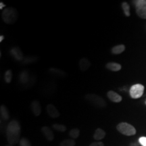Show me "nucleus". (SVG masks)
Returning <instances> with one entry per match:
<instances>
[{
	"label": "nucleus",
	"instance_id": "1",
	"mask_svg": "<svg viewBox=\"0 0 146 146\" xmlns=\"http://www.w3.org/2000/svg\"><path fill=\"white\" fill-rule=\"evenodd\" d=\"M7 140L11 145H15L20 142L21 125L17 120H13L9 123L6 129Z\"/></svg>",
	"mask_w": 146,
	"mask_h": 146
},
{
	"label": "nucleus",
	"instance_id": "2",
	"mask_svg": "<svg viewBox=\"0 0 146 146\" xmlns=\"http://www.w3.org/2000/svg\"><path fill=\"white\" fill-rule=\"evenodd\" d=\"M18 18V12L15 8H7L3 10L2 19L8 25H12Z\"/></svg>",
	"mask_w": 146,
	"mask_h": 146
},
{
	"label": "nucleus",
	"instance_id": "3",
	"mask_svg": "<svg viewBox=\"0 0 146 146\" xmlns=\"http://www.w3.org/2000/svg\"><path fill=\"white\" fill-rule=\"evenodd\" d=\"M85 99L87 100L89 103L96 108H104L106 106V102L102 97H100L97 94H87L85 96Z\"/></svg>",
	"mask_w": 146,
	"mask_h": 146
},
{
	"label": "nucleus",
	"instance_id": "4",
	"mask_svg": "<svg viewBox=\"0 0 146 146\" xmlns=\"http://www.w3.org/2000/svg\"><path fill=\"white\" fill-rule=\"evenodd\" d=\"M117 130L120 133L127 136L134 135L136 133V129L130 124L127 123H121L117 126Z\"/></svg>",
	"mask_w": 146,
	"mask_h": 146
},
{
	"label": "nucleus",
	"instance_id": "5",
	"mask_svg": "<svg viewBox=\"0 0 146 146\" xmlns=\"http://www.w3.org/2000/svg\"><path fill=\"white\" fill-rule=\"evenodd\" d=\"M133 3L135 5L137 14L140 18L146 19V0H137Z\"/></svg>",
	"mask_w": 146,
	"mask_h": 146
},
{
	"label": "nucleus",
	"instance_id": "6",
	"mask_svg": "<svg viewBox=\"0 0 146 146\" xmlns=\"http://www.w3.org/2000/svg\"><path fill=\"white\" fill-rule=\"evenodd\" d=\"M144 92V86L141 84H135L131 87L130 96L133 99H138L143 96Z\"/></svg>",
	"mask_w": 146,
	"mask_h": 146
},
{
	"label": "nucleus",
	"instance_id": "7",
	"mask_svg": "<svg viewBox=\"0 0 146 146\" xmlns=\"http://www.w3.org/2000/svg\"><path fill=\"white\" fill-rule=\"evenodd\" d=\"M31 108L33 114L35 116H39L41 113V104L37 100H34L31 104Z\"/></svg>",
	"mask_w": 146,
	"mask_h": 146
},
{
	"label": "nucleus",
	"instance_id": "8",
	"mask_svg": "<svg viewBox=\"0 0 146 146\" xmlns=\"http://www.w3.org/2000/svg\"><path fill=\"white\" fill-rule=\"evenodd\" d=\"M10 54L12 56H13L14 59L17 60V61L22 62V60H23L24 57H23V53H22L21 49H20L19 47H16L11 49Z\"/></svg>",
	"mask_w": 146,
	"mask_h": 146
},
{
	"label": "nucleus",
	"instance_id": "9",
	"mask_svg": "<svg viewBox=\"0 0 146 146\" xmlns=\"http://www.w3.org/2000/svg\"><path fill=\"white\" fill-rule=\"evenodd\" d=\"M46 110L47 114H49V116H50V117H52L53 118H56L60 116V112H58L57 108L55 107L54 105L48 104L47 106Z\"/></svg>",
	"mask_w": 146,
	"mask_h": 146
},
{
	"label": "nucleus",
	"instance_id": "10",
	"mask_svg": "<svg viewBox=\"0 0 146 146\" xmlns=\"http://www.w3.org/2000/svg\"><path fill=\"white\" fill-rule=\"evenodd\" d=\"M41 131L43 134L44 135L45 137L47 139L48 141H53L54 139V135L53 133V131L50 127H42Z\"/></svg>",
	"mask_w": 146,
	"mask_h": 146
},
{
	"label": "nucleus",
	"instance_id": "11",
	"mask_svg": "<svg viewBox=\"0 0 146 146\" xmlns=\"http://www.w3.org/2000/svg\"><path fill=\"white\" fill-rule=\"evenodd\" d=\"M107 96L110 100H111L113 102H116V103L120 102L123 100L122 97L119 94H116V92L113 91H109L107 94Z\"/></svg>",
	"mask_w": 146,
	"mask_h": 146
},
{
	"label": "nucleus",
	"instance_id": "12",
	"mask_svg": "<svg viewBox=\"0 0 146 146\" xmlns=\"http://www.w3.org/2000/svg\"><path fill=\"white\" fill-rule=\"evenodd\" d=\"M30 81V74L27 70H24L19 74V82L23 85H26Z\"/></svg>",
	"mask_w": 146,
	"mask_h": 146
},
{
	"label": "nucleus",
	"instance_id": "13",
	"mask_svg": "<svg viewBox=\"0 0 146 146\" xmlns=\"http://www.w3.org/2000/svg\"><path fill=\"white\" fill-rule=\"evenodd\" d=\"M78 66H79V68L82 71H85L89 68L91 63L87 58H83L78 62Z\"/></svg>",
	"mask_w": 146,
	"mask_h": 146
},
{
	"label": "nucleus",
	"instance_id": "14",
	"mask_svg": "<svg viewBox=\"0 0 146 146\" xmlns=\"http://www.w3.org/2000/svg\"><path fill=\"white\" fill-rule=\"evenodd\" d=\"M105 137H106V133L103 129H100V128H98V129H97L96 131H95V133L94 135V138L96 140L100 141V140L103 139Z\"/></svg>",
	"mask_w": 146,
	"mask_h": 146
},
{
	"label": "nucleus",
	"instance_id": "15",
	"mask_svg": "<svg viewBox=\"0 0 146 146\" xmlns=\"http://www.w3.org/2000/svg\"><path fill=\"white\" fill-rule=\"evenodd\" d=\"M0 114H1V119L3 120H8L10 118V114L8 109L4 105H1L0 107Z\"/></svg>",
	"mask_w": 146,
	"mask_h": 146
},
{
	"label": "nucleus",
	"instance_id": "16",
	"mask_svg": "<svg viewBox=\"0 0 146 146\" xmlns=\"http://www.w3.org/2000/svg\"><path fill=\"white\" fill-rule=\"evenodd\" d=\"M107 69L110 70L114 71V72H116V71L120 70L121 69V65L120 64L116 62H109L106 65Z\"/></svg>",
	"mask_w": 146,
	"mask_h": 146
},
{
	"label": "nucleus",
	"instance_id": "17",
	"mask_svg": "<svg viewBox=\"0 0 146 146\" xmlns=\"http://www.w3.org/2000/svg\"><path fill=\"white\" fill-rule=\"evenodd\" d=\"M50 74H53V75L58 76V77H64L65 76V72L64 71L60 70L58 68H50L48 70Z\"/></svg>",
	"mask_w": 146,
	"mask_h": 146
},
{
	"label": "nucleus",
	"instance_id": "18",
	"mask_svg": "<svg viewBox=\"0 0 146 146\" xmlns=\"http://www.w3.org/2000/svg\"><path fill=\"white\" fill-rule=\"evenodd\" d=\"M125 50V47L124 45H118L114 46L112 49V53L114 54H120L123 53Z\"/></svg>",
	"mask_w": 146,
	"mask_h": 146
},
{
	"label": "nucleus",
	"instance_id": "19",
	"mask_svg": "<svg viewBox=\"0 0 146 146\" xmlns=\"http://www.w3.org/2000/svg\"><path fill=\"white\" fill-rule=\"evenodd\" d=\"M36 60V56H27V57H24L23 60H22L21 62L23 64H29L33 63Z\"/></svg>",
	"mask_w": 146,
	"mask_h": 146
},
{
	"label": "nucleus",
	"instance_id": "20",
	"mask_svg": "<svg viewBox=\"0 0 146 146\" xmlns=\"http://www.w3.org/2000/svg\"><path fill=\"white\" fill-rule=\"evenodd\" d=\"M75 141L72 139H68L64 140L60 143V146H74L75 145Z\"/></svg>",
	"mask_w": 146,
	"mask_h": 146
},
{
	"label": "nucleus",
	"instance_id": "21",
	"mask_svg": "<svg viewBox=\"0 0 146 146\" xmlns=\"http://www.w3.org/2000/svg\"><path fill=\"white\" fill-rule=\"evenodd\" d=\"M80 135V131L78 130V129H71L69 132V135L72 139H76Z\"/></svg>",
	"mask_w": 146,
	"mask_h": 146
},
{
	"label": "nucleus",
	"instance_id": "22",
	"mask_svg": "<svg viewBox=\"0 0 146 146\" xmlns=\"http://www.w3.org/2000/svg\"><path fill=\"white\" fill-rule=\"evenodd\" d=\"M122 8H123L124 13L126 16H130V6L127 2H123L122 3Z\"/></svg>",
	"mask_w": 146,
	"mask_h": 146
},
{
	"label": "nucleus",
	"instance_id": "23",
	"mask_svg": "<svg viewBox=\"0 0 146 146\" xmlns=\"http://www.w3.org/2000/svg\"><path fill=\"white\" fill-rule=\"evenodd\" d=\"M53 128L55 130L60 131V132H64V131H66V126L60 125V124H54V125H53Z\"/></svg>",
	"mask_w": 146,
	"mask_h": 146
},
{
	"label": "nucleus",
	"instance_id": "24",
	"mask_svg": "<svg viewBox=\"0 0 146 146\" xmlns=\"http://www.w3.org/2000/svg\"><path fill=\"white\" fill-rule=\"evenodd\" d=\"M4 79L7 83H10L12 79V72L11 70H7L5 73Z\"/></svg>",
	"mask_w": 146,
	"mask_h": 146
},
{
	"label": "nucleus",
	"instance_id": "25",
	"mask_svg": "<svg viewBox=\"0 0 146 146\" xmlns=\"http://www.w3.org/2000/svg\"><path fill=\"white\" fill-rule=\"evenodd\" d=\"M20 146H31L30 142L28 139H27L26 138H23L21 139V141L19 142Z\"/></svg>",
	"mask_w": 146,
	"mask_h": 146
},
{
	"label": "nucleus",
	"instance_id": "26",
	"mask_svg": "<svg viewBox=\"0 0 146 146\" xmlns=\"http://www.w3.org/2000/svg\"><path fill=\"white\" fill-rule=\"evenodd\" d=\"M139 143L142 146H146V137H141L139 139Z\"/></svg>",
	"mask_w": 146,
	"mask_h": 146
},
{
	"label": "nucleus",
	"instance_id": "27",
	"mask_svg": "<svg viewBox=\"0 0 146 146\" xmlns=\"http://www.w3.org/2000/svg\"><path fill=\"white\" fill-rule=\"evenodd\" d=\"M89 146H104L103 142L102 141H98V142H94L91 144Z\"/></svg>",
	"mask_w": 146,
	"mask_h": 146
},
{
	"label": "nucleus",
	"instance_id": "28",
	"mask_svg": "<svg viewBox=\"0 0 146 146\" xmlns=\"http://www.w3.org/2000/svg\"><path fill=\"white\" fill-rule=\"evenodd\" d=\"M4 7H5V5L3 3V2H1L0 3V9L1 10H2L3 8H4Z\"/></svg>",
	"mask_w": 146,
	"mask_h": 146
},
{
	"label": "nucleus",
	"instance_id": "29",
	"mask_svg": "<svg viewBox=\"0 0 146 146\" xmlns=\"http://www.w3.org/2000/svg\"><path fill=\"white\" fill-rule=\"evenodd\" d=\"M3 39H4V36H3V35H1L0 36V42H1L3 40Z\"/></svg>",
	"mask_w": 146,
	"mask_h": 146
},
{
	"label": "nucleus",
	"instance_id": "30",
	"mask_svg": "<svg viewBox=\"0 0 146 146\" xmlns=\"http://www.w3.org/2000/svg\"><path fill=\"white\" fill-rule=\"evenodd\" d=\"M8 146H12V145H8Z\"/></svg>",
	"mask_w": 146,
	"mask_h": 146
},
{
	"label": "nucleus",
	"instance_id": "31",
	"mask_svg": "<svg viewBox=\"0 0 146 146\" xmlns=\"http://www.w3.org/2000/svg\"><path fill=\"white\" fill-rule=\"evenodd\" d=\"M145 104H146V101H145Z\"/></svg>",
	"mask_w": 146,
	"mask_h": 146
}]
</instances>
